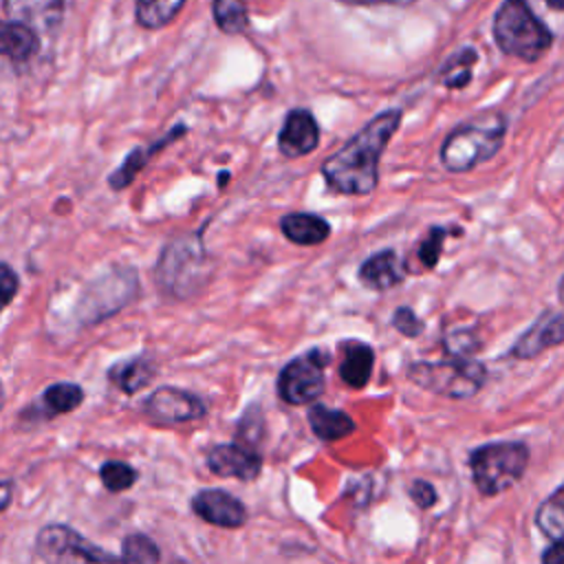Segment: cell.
Instances as JSON below:
<instances>
[{"instance_id": "obj_27", "label": "cell", "mask_w": 564, "mask_h": 564, "mask_svg": "<svg viewBox=\"0 0 564 564\" xmlns=\"http://www.w3.org/2000/svg\"><path fill=\"white\" fill-rule=\"evenodd\" d=\"M99 478H101V485L108 491L117 494V491L130 489L137 482L139 474H137V469L132 465H128L123 460H106L99 467Z\"/></svg>"}, {"instance_id": "obj_30", "label": "cell", "mask_w": 564, "mask_h": 564, "mask_svg": "<svg viewBox=\"0 0 564 564\" xmlns=\"http://www.w3.org/2000/svg\"><path fill=\"white\" fill-rule=\"evenodd\" d=\"M447 236H452V229H447V227H430L427 236L419 242L416 258H419V262L425 269H434L438 264V258H441V251H443V242H445Z\"/></svg>"}, {"instance_id": "obj_4", "label": "cell", "mask_w": 564, "mask_h": 564, "mask_svg": "<svg viewBox=\"0 0 564 564\" xmlns=\"http://www.w3.org/2000/svg\"><path fill=\"white\" fill-rule=\"evenodd\" d=\"M529 465V447L522 441H498L469 454L474 487L482 496H498L522 480Z\"/></svg>"}, {"instance_id": "obj_17", "label": "cell", "mask_w": 564, "mask_h": 564, "mask_svg": "<svg viewBox=\"0 0 564 564\" xmlns=\"http://www.w3.org/2000/svg\"><path fill=\"white\" fill-rule=\"evenodd\" d=\"M185 132H187L185 126H176V128H172L165 137L156 139V143L145 145V148H134V150L123 159V163L110 174V178H108L110 187H112V189H123V187H128V185L134 181V176L148 165V161H150L156 152H161L165 145H170L174 139L183 137Z\"/></svg>"}, {"instance_id": "obj_19", "label": "cell", "mask_w": 564, "mask_h": 564, "mask_svg": "<svg viewBox=\"0 0 564 564\" xmlns=\"http://www.w3.org/2000/svg\"><path fill=\"white\" fill-rule=\"evenodd\" d=\"M306 419H308L313 434L326 443L341 441V438L350 436L357 427L355 421L344 410H335L324 403H313L306 412Z\"/></svg>"}, {"instance_id": "obj_35", "label": "cell", "mask_w": 564, "mask_h": 564, "mask_svg": "<svg viewBox=\"0 0 564 564\" xmlns=\"http://www.w3.org/2000/svg\"><path fill=\"white\" fill-rule=\"evenodd\" d=\"M540 560L544 564H564V544L562 542H553L546 551H542Z\"/></svg>"}, {"instance_id": "obj_21", "label": "cell", "mask_w": 564, "mask_h": 564, "mask_svg": "<svg viewBox=\"0 0 564 564\" xmlns=\"http://www.w3.org/2000/svg\"><path fill=\"white\" fill-rule=\"evenodd\" d=\"M37 51V35L31 26L22 22H2L0 20V55H7L15 62L29 59Z\"/></svg>"}, {"instance_id": "obj_11", "label": "cell", "mask_w": 564, "mask_h": 564, "mask_svg": "<svg viewBox=\"0 0 564 564\" xmlns=\"http://www.w3.org/2000/svg\"><path fill=\"white\" fill-rule=\"evenodd\" d=\"M562 344H564V313L546 311L513 341L509 357L535 359L544 350Z\"/></svg>"}, {"instance_id": "obj_23", "label": "cell", "mask_w": 564, "mask_h": 564, "mask_svg": "<svg viewBox=\"0 0 564 564\" xmlns=\"http://www.w3.org/2000/svg\"><path fill=\"white\" fill-rule=\"evenodd\" d=\"M82 401H84V390L77 383L57 381L42 392L37 408H42L44 416L48 419V416H59L77 410Z\"/></svg>"}, {"instance_id": "obj_39", "label": "cell", "mask_w": 564, "mask_h": 564, "mask_svg": "<svg viewBox=\"0 0 564 564\" xmlns=\"http://www.w3.org/2000/svg\"><path fill=\"white\" fill-rule=\"evenodd\" d=\"M546 4L557 9V11H564V0H546Z\"/></svg>"}, {"instance_id": "obj_2", "label": "cell", "mask_w": 564, "mask_h": 564, "mask_svg": "<svg viewBox=\"0 0 564 564\" xmlns=\"http://www.w3.org/2000/svg\"><path fill=\"white\" fill-rule=\"evenodd\" d=\"M507 119L500 112H480L458 123L441 145V163L447 172H471L496 156L505 143Z\"/></svg>"}, {"instance_id": "obj_22", "label": "cell", "mask_w": 564, "mask_h": 564, "mask_svg": "<svg viewBox=\"0 0 564 564\" xmlns=\"http://www.w3.org/2000/svg\"><path fill=\"white\" fill-rule=\"evenodd\" d=\"M535 524L551 542L564 544V485L538 505Z\"/></svg>"}, {"instance_id": "obj_18", "label": "cell", "mask_w": 564, "mask_h": 564, "mask_svg": "<svg viewBox=\"0 0 564 564\" xmlns=\"http://www.w3.org/2000/svg\"><path fill=\"white\" fill-rule=\"evenodd\" d=\"M156 375V364L148 355H134L123 361H117L108 370V381L121 390L123 394H137L141 388H145Z\"/></svg>"}, {"instance_id": "obj_31", "label": "cell", "mask_w": 564, "mask_h": 564, "mask_svg": "<svg viewBox=\"0 0 564 564\" xmlns=\"http://www.w3.org/2000/svg\"><path fill=\"white\" fill-rule=\"evenodd\" d=\"M262 432H264V416L260 412L258 405H251L238 421V430H236V441L249 445V447H256L262 438Z\"/></svg>"}, {"instance_id": "obj_36", "label": "cell", "mask_w": 564, "mask_h": 564, "mask_svg": "<svg viewBox=\"0 0 564 564\" xmlns=\"http://www.w3.org/2000/svg\"><path fill=\"white\" fill-rule=\"evenodd\" d=\"M344 4H364V7H370V4H394V7H408L412 4L414 0H339Z\"/></svg>"}, {"instance_id": "obj_29", "label": "cell", "mask_w": 564, "mask_h": 564, "mask_svg": "<svg viewBox=\"0 0 564 564\" xmlns=\"http://www.w3.org/2000/svg\"><path fill=\"white\" fill-rule=\"evenodd\" d=\"M480 337L476 330L463 326V328H452L443 337V348L449 357H474L476 350L480 348Z\"/></svg>"}, {"instance_id": "obj_38", "label": "cell", "mask_w": 564, "mask_h": 564, "mask_svg": "<svg viewBox=\"0 0 564 564\" xmlns=\"http://www.w3.org/2000/svg\"><path fill=\"white\" fill-rule=\"evenodd\" d=\"M557 297H560V304L564 306V275H562V280L557 284Z\"/></svg>"}, {"instance_id": "obj_32", "label": "cell", "mask_w": 564, "mask_h": 564, "mask_svg": "<svg viewBox=\"0 0 564 564\" xmlns=\"http://www.w3.org/2000/svg\"><path fill=\"white\" fill-rule=\"evenodd\" d=\"M392 326L403 335V337H419L425 328L423 319L416 317V313L410 308V306H399L394 313H392Z\"/></svg>"}, {"instance_id": "obj_10", "label": "cell", "mask_w": 564, "mask_h": 564, "mask_svg": "<svg viewBox=\"0 0 564 564\" xmlns=\"http://www.w3.org/2000/svg\"><path fill=\"white\" fill-rule=\"evenodd\" d=\"M207 469L220 478L236 480H256L262 471V456L256 447H249L240 441L214 445L207 452Z\"/></svg>"}, {"instance_id": "obj_25", "label": "cell", "mask_w": 564, "mask_h": 564, "mask_svg": "<svg viewBox=\"0 0 564 564\" xmlns=\"http://www.w3.org/2000/svg\"><path fill=\"white\" fill-rule=\"evenodd\" d=\"M214 20L223 33H242L249 24V13L245 0H214Z\"/></svg>"}, {"instance_id": "obj_5", "label": "cell", "mask_w": 564, "mask_h": 564, "mask_svg": "<svg viewBox=\"0 0 564 564\" xmlns=\"http://www.w3.org/2000/svg\"><path fill=\"white\" fill-rule=\"evenodd\" d=\"M405 375L419 388L445 399H469L485 386L487 368L474 357H449L441 361H414Z\"/></svg>"}, {"instance_id": "obj_12", "label": "cell", "mask_w": 564, "mask_h": 564, "mask_svg": "<svg viewBox=\"0 0 564 564\" xmlns=\"http://www.w3.org/2000/svg\"><path fill=\"white\" fill-rule=\"evenodd\" d=\"M192 511L220 529H238L247 522V507L225 489H200L192 498Z\"/></svg>"}, {"instance_id": "obj_14", "label": "cell", "mask_w": 564, "mask_h": 564, "mask_svg": "<svg viewBox=\"0 0 564 564\" xmlns=\"http://www.w3.org/2000/svg\"><path fill=\"white\" fill-rule=\"evenodd\" d=\"M341 359L337 366L339 379L352 388L361 390L370 383L372 370H375V350L370 344L359 341V339H346L339 344Z\"/></svg>"}, {"instance_id": "obj_1", "label": "cell", "mask_w": 564, "mask_h": 564, "mask_svg": "<svg viewBox=\"0 0 564 564\" xmlns=\"http://www.w3.org/2000/svg\"><path fill=\"white\" fill-rule=\"evenodd\" d=\"M401 126V110L390 108L372 117L319 167L333 194L368 196L379 185V163L390 139Z\"/></svg>"}, {"instance_id": "obj_16", "label": "cell", "mask_w": 564, "mask_h": 564, "mask_svg": "<svg viewBox=\"0 0 564 564\" xmlns=\"http://www.w3.org/2000/svg\"><path fill=\"white\" fill-rule=\"evenodd\" d=\"M282 236L300 247L322 245L330 236V225L311 212H291L280 218Z\"/></svg>"}, {"instance_id": "obj_3", "label": "cell", "mask_w": 564, "mask_h": 564, "mask_svg": "<svg viewBox=\"0 0 564 564\" xmlns=\"http://www.w3.org/2000/svg\"><path fill=\"white\" fill-rule=\"evenodd\" d=\"M494 37L505 55L538 62L553 44L551 31L535 18L527 0H505L494 18Z\"/></svg>"}, {"instance_id": "obj_15", "label": "cell", "mask_w": 564, "mask_h": 564, "mask_svg": "<svg viewBox=\"0 0 564 564\" xmlns=\"http://www.w3.org/2000/svg\"><path fill=\"white\" fill-rule=\"evenodd\" d=\"M357 278L370 291H390L403 282L405 269L394 249H383L361 262Z\"/></svg>"}, {"instance_id": "obj_7", "label": "cell", "mask_w": 564, "mask_h": 564, "mask_svg": "<svg viewBox=\"0 0 564 564\" xmlns=\"http://www.w3.org/2000/svg\"><path fill=\"white\" fill-rule=\"evenodd\" d=\"M330 364V352L311 348L293 357L278 375V394L289 405L315 403L326 388L324 368Z\"/></svg>"}, {"instance_id": "obj_9", "label": "cell", "mask_w": 564, "mask_h": 564, "mask_svg": "<svg viewBox=\"0 0 564 564\" xmlns=\"http://www.w3.org/2000/svg\"><path fill=\"white\" fill-rule=\"evenodd\" d=\"M35 549L40 557L62 562V560H82V562H104L115 560V555L101 551L97 544L88 542L75 529L66 524H48L35 538Z\"/></svg>"}, {"instance_id": "obj_8", "label": "cell", "mask_w": 564, "mask_h": 564, "mask_svg": "<svg viewBox=\"0 0 564 564\" xmlns=\"http://www.w3.org/2000/svg\"><path fill=\"white\" fill-rule=\"evenodd\" d=\"M143 414L154 425H178V423H192L207 414L205 401L183 388L163 386L156 388L143 403Z\"/></svg>"}, {"instance_id": "obj_20", "label": "cell", "mask_w": 564, "mask_h": 564, "mask_svg": "<svg viewBox=\"0 0 564 564\" xmlns=\"http://www.w3.org/2000/svg\"><path fill=\"white\" fill-rule=\"evenodd\" d=\"M4 11L31 29L53 26L62 13V0H4Z\"/></svg>"}, {"instance_id": "obj_37", "label": "cell", "mask_w": 564, "mask_h": 564, "mask_svg": "<svg viewBox=\"0 0 564 564\" xmlns=\"http://www.w3.org/2000/svg\"><path fill=\"white\" fill-rule=\"evenodd\" d=\"M11 498H13V482L0 480V513L11 505Z\"/></svg>"}, {"instance_id": "obj_13", "label": "cell", "mask_w": 564, "mask_h": 564, "mask_svg": "<svg viewBox=\"0 0 564 564\" xmlns=\"http://www.w3.org/2000/svg\"><path fill=\"white\" fill-rule=\"evenodd\" d=\"M319 145V126L311 110L295 108L286 112L278 134V150L286 159H300L315 152Z\"/></svg>"}, {"instance_id": "obj_28", "label": "cell", "mask_w": 564, "mask_h": 564, "mask_svg": "<svg viewBox=\"0 0 564 564\" xmlns=\"http://www.w3.org/2000/svg\"><path fill=\"white\" fill-rule=\"evenodd\" d=\"M121 557L126 562L150 564V562H159L161 560V551H159V546L148 535L130 533L121 542Z\"/></svg>"}, {"instance_id": "obj_33", "label": "cell", "mask_w": 564, "mask_h": 564, "mask_svg": "<svg viewBox=\"0 0 564 564\" xmlns=\"http://www.w3.org/2000/svg\"><path fill=\"white\" fill-rule=\"evenodd\" d=\"M18 289H20L18 273L7 262H0V311H4L11 304Z\"/></svg>"}, {"instance_id": "obj_34", "label": "cell", "mask_w": 564, "mask_h": 564, "mask_svg": "<svg viewBox=\"0 0 564 564\" xmlns=\"http://www.w3.org/2000/svg\"><path fill=\"white\" fill-rule=\"evenodd\" d=\"M408 494H410V498L414 500V505H416L419 509H430V507H434L436 500H438L434 485L427 482V480H421V478L414 480V482H410Z\"/></svg>"}, {"instance_id": "obj_6", "label": "cell", "mask_w": 564, "mask_h": 564, "mask_svg": "<svg viewBox=\"0 0 564 564\" xmlns=\"http://www.w3.org/2000/svg\"><path fill=\"white\" fill-rule=\"evenodd\" d=\"M207 253L196 236H183L170 242L156 264V284L172 297H189L205 284Z\"/></svg>"}, {"instance_id": "obj_26", "label": "cell", "mask_w": 564, "mask_h": 564, "mask_svg": "<svg viewBox=\"0 0 564 564\" xmlns=\"http://www.w3.org/2000/svg\"><path fill=\"white\" fill-rule=\"evenodd\" d=\"M476 51L463 48L456 55H452L445 66L441 68V84L447 88H463L471 82V68L476 64Z\"/></svg>"}, {"instance_id": "obj_24", "label": "cell", "mask_w": 564, "mask_h": 564, "mask_svg": "<svg viewBox=\"0 0 564 564\" xmlns=\"http://www.w3.org/2000/svg\"><path fill=\"white\" fill-rule=\"evenodd\" d=\"M185 0H137V22L145 29L170 24Z\"/></svg>"}, {"instance_id": "obj_40", "label": "cell", "mask_w": 564, "mask_h": 564, "mask_svg": "<svg viewBox=\"0 0 564 564\" xmlns=\"http://www.w3.org/2000/svg\"><path fill=\"white\" fill-rule=\"evenodd\" d=\"M2 403H4V392H2V383H0V410H2Z\"/></svg>"}]
</instances>
